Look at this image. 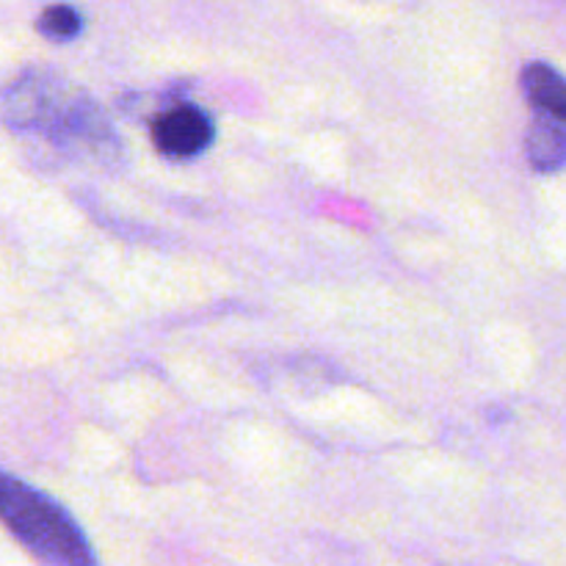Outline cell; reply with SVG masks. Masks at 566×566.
<instances>
[{
    "label": "cell",
    "instance_id": "obj_6",
    "mask_svg": "<svg viewBox=\"0 0 566 566\" xmlns=\"http://www.w3.org/2000/svg\"><path fill=\"white\" fill-rule=\"evenodd\" d=\"M81 14H77L72 6L64 3L50 6V9H44L42 17H39V31L48 39H53V42H70V39H75L77 33H81Z\"/></svg>",
    "mask_w": 566,
    "mask_h": 566
},
{
    "label": "cell",
    "instance_id": "obj_2",
    "mask_svg": "<svg viewBox=\"0 0 566 566\" xmlns=\"http://www.w3.org/2000/svg\"><path fill=\"white\" fill-rule=\"evenodd\" d=\"M6 119L22 130L44 133L59 144H103L111 136L88 99L66 97L64 86L44 75H25L6 94Z\"/></svg>",
    "mask_w": 566,
    "mask_h": 566
},
{
    "label": "cell",
    "instance_id": "obj_3",
    "mask_svg": "<svg viewBox=\"0 0 566 566\" xmlns=\"http://www.w3.org/2000/svg\"><path fill=\"white\" fill-rule=\"evenodd\" d=\"M213 119L202 108H193V105L166 111L164 116L153 122L155 144L169 158H193L213 142Z\"/></svg>",
    "mask_w": 566,
    "mask_h": 566
},
{
    "label": "cell",
    "instance_id": "obj_5",
    "mask_svg": "<svg viewBox=\"0 0 566 566\" xmlns=\"http://www.w3.org/2000/svg\"><path fill=\"white\" fill-rule=\"evenodd\" d=\"M528 160L539 171H556L566 164V122L536 119L528 133Z\"/></svg>",
    "mask_w": 566,
    "mask_h": 566
},
{
    "label": "cell",
    "instance_id": "obj_1",
    "mask_svg": "<svg viewBox=\"0 0 566 566\" xmlns=\"http://www.w3.org/2000/svg\"><path fill=\"white\" fill-rule=\"evenodd\" d=\"M0 523L44 564L88 566L94 553L75 520L20 479L0 473Z\"/></svg>",
    "mask_w": 566,
    "mask_h": 566
},
{
    "label": "cell",
    "instance_id": "obj_4",
    "mask_svg": "<svg viewBox=\"0 0 566 566\" xmlns=\"http://www.w3.org/2000/svg\"><path fill=\"white\" fill-rule=\"evenodd\" d=\"M523 92L545 116L566 122V81L547 64H528L523 70Z\"/></svg>",
    "mask_w": 566,
    "mask_h": 566
}]
</instances>
